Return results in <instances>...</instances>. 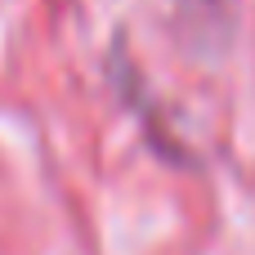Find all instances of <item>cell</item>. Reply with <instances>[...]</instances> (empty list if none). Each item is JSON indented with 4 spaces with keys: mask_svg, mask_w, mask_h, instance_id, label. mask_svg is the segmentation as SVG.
<instances>
[{
    "mask_svg": "<svg viewBox=\"0 0 255 255\" xmlns=\"http://www.w3.org/2000/svg\"><path fill=\"white\" fill-rule=\"evenodd\" d=\"M175 9V22L188 36H220L229 18V0H166Z\"/></svg>",
    "mask_w": 255,
    "mask_h": 255,
    "instance_id": "cell-1",
    "label": "cell"
}]
</instances>
